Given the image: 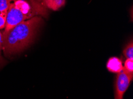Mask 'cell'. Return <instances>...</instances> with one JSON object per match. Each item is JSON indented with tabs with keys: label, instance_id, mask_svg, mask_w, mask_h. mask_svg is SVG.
Listing matches in <instances>:
<instances>
[{
	"label": "cell",
	"instance_id": "6da1fadb",
	"mask_svg": "<svg viewBox=\"0 0 133 99\" xmlns=\"http://www.w3.org/2000/svg\"><path fill=\"white\" fill-rule=\"evenodd\" d=\"M43 23L41 16H37L18 23L3 33L2 48L5 55H15L26 49L34 41Z\"/></svg>",
	"mask_w": 133,
	"mask_h": 99
},
{
	"label": "cell",
	"instance_id": "ba28073f",
	"mask_svg": "<svg viewBox=\"0 0 133 99\" xmlns=\"http://www.w3.org/2000/svg\"><path fill=\"white\" fill-rule=\"evenodd\" d=\"M123 69L129 74L133 75V58H128L126 60Z\"/></svg>",
	"mask_w": 133,
	"mask_h": 99
},
{
	"label": "cell",
	"instance_id": "277c9868",
	"mask_svg": "<svg viewBox=\"0 0 133 99\" xmlns=\"http://www.w3.org/2000/svg\"><path fill=\"white\" fill-rule=\"evenodd\" d=\"M106 66L109 71L114 73H119L123 69L121 60L116 57L110 58L107 63Z\"/></svg>",
	"mask_w": 133,
	"mask_h": 99
},
{
	"label": "cell",
	"instance_id": "3957f363",
	"mask_svg": "<svg viewBox=\"0 0 133 99\" xmlns=\"http://www.w3.org/2000/svg\"><path fill=\"white\" fill-rule=\"evenodd\" d=\"M132 78L133 75L129 74L124 69H122L121 72L118 73L116 80L115 98L116 99L123 98L124 94L128 89Z\"/></svg>",
	"mask_w": 133,
	"mask_h": 99
},
{
	"label": "cell",
	"instance_id": "8992f818",
	"mask_svg": "<svg viewBox=\"0 0 133 99\" xmlns=\"http://www.w3.org/2000/svg\"><path fill=\"white\" fill-rule=\"evenodd\" d=\"M16 0H0V11L7 13L11 4Z\"/></svg>",
	"mask_w": 133,
	"mask_h": 99
},
{
	"label": "cell",
	"instance_id": "52a82bcc",
	"mask_svg": "<svg viewBox=\"0 0 133 99\" xmlns=\"http://www.w3.org/2000/svg\"><path fill=\"white\" fill-rule=\"evenodd\" d=\"M123 54L127 59L133 58V43L132 41L130 42L124 49Z\"/></svg>",
	"mask_w": 133,
	"mask_h": 99
},
{
	"label": "cell",
	"instance_id": "9c48e42d",
	"mask_svg": "<svg viewBox=\"0 0 133 99\" xmlns=\"http://www.w3.org/2000/svg\"><path fill=\"white\" fill-rule=\"evenodd\" d=\"M7 13L0 11V30L5 28L7 19Z\"/></svg>",
	"mask_w": 133,
	"mask_h": 99
},
{
	"label": "cell",
	"instance_id": "30bf717a",
	"mask_svg": "<svg viewBox=\"0 0 133 99\" xmlns=\"http://www.w3.org/2000/svg\"><path fill=\"white\" fill-rule=\"evenodd\" d=\"M2 45H3V33H1V31H0V64L1 63L3 59H2L1 56V49H2Z\"/></svg>",
	"mask_w": 133,
	"mask_h": 99
},
{
	"label": "cell",
	"instance_id": "7a4b0ae2",
	"mask_svg": "<svg viewBox=\"0 0 133 99\" xmlns=\"http://www.w3.org/2000/svg\"><path fill=\"white\" fill-rule=\"evenodd\" d=\"M37 16H48L47 8L43 0H16L7 11L4 33L18 23Z\"/></svg>",
	"mask_w": 133,
	"mask_h": 99
},
{
	"label": "cell",
	"instance_id": "5b68a950",
	"mask_svg": "<svg viewBox=\"0 0 133 99\" xmlns=\"http://www.w3.org/2000/svg\"><path fill=\"white\" fill-rule=\"evenodd\" d=\"M44 4L48 9L57 11L65 4L66 0H43Z\"/></svg>",
	"mask_w": 133,
	"mask_h": 99
}]
</instances>
